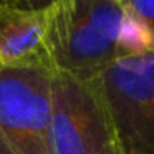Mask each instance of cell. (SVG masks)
<instances>
[{"mask_svg":"<svg viewBox=\"0 0 154 154\" xmlns=\"http://www.w3.org/2000/svg\"><path fill=\"white\" fill-rule=\"evenodd\" d=\"M124 8L118 0H57L48 10V47L55 71L93 78L121 58Z\"/></svg>","mask_w":154,"mask_h":154,"instance_id":"obj_1","label":"cell"},{"mask_svg":"<svg viewBox=\"0 0 154 154\" xmlns=\"http://www.w3.org/2000/svg\"><path fill=\"white\" fill-rule=\"evenodd\" d=\"M93 78L121 154H154V50L118 58Z\"/></svg>","mask_w":154,"mask_h":154,"instance_id":"obj_2","label":"cell"},{"mask_svg":"<svg viewBox=\"0 0 154 154\" xmlns=\"http://www.w3.org/2000/svg\"><path fill=\"white\" fill-rule=\"evenodd\" d=\"M113 141V129L94 78L85 80L65 71H53L51 152L100 154Z\"/></svg>","mask_w":154,"mask_h":154,"instance_id":"obj_3","label":"cell"},{"mask_svg":"<svg viewBox=\"0 0 154 154\" xmlns=\"http://www.w3.org/2000/svg\"><path fill=\"white\" fill-rule=\"evenodd\" d=\"M51 73L45 68H0V131L14 154H53Z\"/></svg>","mask_w":154,"mask_h":154,"instance_id":"obj_4","label":"cell"},{"mask_svg":"<svg viewBox=\"0 0 154 154\" xmlns=\"http://www.w3.org/2000/svg\"><path fill=\"white\" fill-rule=\"evenodd\" d=\"M0 68L55 71L48 47V10L0 5Z\"/></svg>","mask_w":154,"mask_h":154,"instance_id":"obj_5","label":"cell"},{"mask_svg":"<svg viewBox=\"0 0 154 154\" xmlns=\"http://www.w3.org/2000/svg\"><path fill=\"white\" fill-rule=\"evenodd\" d=\"M123 8L141 22L154 38V0H118Z\"/></svg>","mask_w":154,"mask_h":154,"instance_id":"obj_6","label":"cell"},{"mask_svg":"<svg viewBox=\"0 0 154 154\" xmlns=\"http://www.w3.org/2000/svg\"><path fill=\"white\" fill-rule=\"evenodd\" d=\"M55 4H57V0H0V5L23 8V10H33V12H47Z\"/></svg>","mask_w":154,"mask_h":154,"instance_id":"obj_7","label":"cell"},{"mask_svg":"<svg viewBox=\"0 0 154 154\" xmlns=\"http://www.w3.org/2000/svg\"><path fill=\"white\" fill-rule=\"evenodd\" d=\"M0 154H14V152H12V149H10V146H8L7 141H5L2 131H0Z\"/></svg>","mask_w":154,"mask_h":154,"instance_id":"obj_8","label":"cell"},{"mask_svg":"<svg viewBox=\"0 0 154 154\" xmlns=\"http://www.w3.org/2000/svg\"><path fill=\"white\" fill-rule=\"evenodd\" d=\"M100 154H121V151L118 149V146L114 144V141H113V143H109V144H108V146L104 147V149L101 151Z\"/></svg>","mask_w":154,"mask_h":154,"instance_id":"obj_9","label":"cell"}]
</instances>
